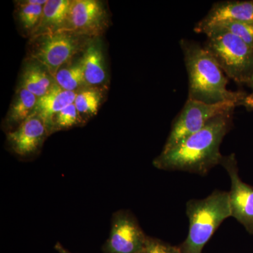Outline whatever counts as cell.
Here are the masks:
<instances>
[{"label": "cell", "instance_id": "1", "mask_svg": "<svg viewBox=\"0 0 253 253\" xmlns=\"http://www.w3.org/2000/svg\"><path fill=\"white\" fill-rule=\"evenodd\" d=\"M234 111L213 118L197 132L169 150L161 152L154 161L161 170L181 171L205 176L213 168L221 165L220 146L232 126Z\"/></svg>", "mask_w": 253, "mask_h": 253}, {"label": "cell", "instance_id": "2", "mask_svg": "<svg viewBox=\"0 0 253 253\" xmlns=\"http://www.w3.org/2000/svg\"><path fill=\"white\" fill-rule=\"evenodd\" d=\"M179 45L189 78L188 99L207 104L231 102L245 106L249 94L227 89L225 73L204 46L184 38Z\"/></svg>", "mask_w": 253, "mask_h": 253}, {"label": "cell", "instance_id": "3", "mask_svg": "<svg viewBox=\"0 0 253 253\" xmlns=\"http://www.w3.org/2000/svg\"><path fill=\"white\" fill-rule=\"evenodd\" d=\"M189 232L179 247L181 253H202L221 223L231 217L229 193L215 190L204 199L186 203Z\"/></svg>", "mask_w": 253, "mask_h": 253}, {"label": "cell", "instance_id": "4", "mask_svg": "<svg viewBox=\"0 0 253 253\" xmlns=\"http://www.w3.org/2000/svg\"><path fill=\"white\" fill-rule=\"evenodd\" d=\"M204 46L223 72L238 84H249L253 74V48L229 31L212 27L205 32Z\"/></svg>", "mask_w": 253, "mask_h": 253}, {"label": "cell", "instance_id": "5", "mask_svg": "<svg viewBox=\"0 0 253 253\" xmlns=\"http://www.w3.org/2000/svg\"><path fill=\"white\" fill-rule=\"evenodd\" d=\"M90 38L67 31H59L32 38L31 60L41 63L53 78L81 51H84Z\"/></svg>", "mask_w": 253, "mask_h": 253}, {"label": "cell", "instance_id": "6", "mask_svg": "<svg viewBox=\"0 0 253 253\" xmlns=\"http://www.w3.org/2000/svg\"><path fill=\"white\" fill-rule=\"evenodd\" d=\"M237 106V104L231 102L207 104L188 99L181 112L173 121L162 152H167L189 136L201 130L213 118L234 111Z\"/></svg>", "mask_w": 253, "mask_h": 253}, {"label": "cell", "instance_id": "7", "mask_svg": "<svg viewBox=\"0 0 253 253\" xmlns=\"http://www.w3.org/2000/svg\"><path fill=\"white\" fill-rule=\"evenodd\" d=\"M109 238L102 246V253H141L144 251L147 235L132 212L120 210L111 218Z\"/></svg>", "mask_w": 253, "mask_h": 253}, {"label": "cell", "instance_id": "8", "mask_svg": "<svg viewBox=\"0 0 253 253\" xmlns=\"http://www.w3.org/2000/svg\"><path fill=\"white\" fill-rule=\"evenodd\" d=\"M109 26L104 4L97 0H71L62 31L94 39L99 38Z\"/></svg>", "mask_w": 253, "mask_h": 253}, {"label": "cell", "instance_id": "9", "mask_svg": "<svg viewBox=\"0 0 253 253\" xmlns=\"http://www.w3.org/2000/svg\"><path fill=\"white\" fill-rule=\"evenodd\" d=\"M221 166L230 178L231 189L228 193L231 217L235 218L253 235V186L240 177L235 154L224 156Z\"/></svg>", "mask_w": 253, "mask_h": 253}, {"label": "cell", "instance_id": "10", "mask_svg": "<svg viewBox=\"0 0 253 253\" xmlns=\"http://www.w3.org/2000/svg\"><path fill=\"white\" fill-rule=\"evenodd\" d=\"M48 136L49 131L42 120L33 113L19 126L6 132V144L20 157H31L40 151Z\"/></svg>", "mask_w": 253, "mask_h": 253}, {"label": "cell", "instance_id": "11", "mask_svg": "<svg viewBox=\"0 0 253 253\" xmlns=\"http://www.w3.org/2000/svg\"><path fill=\"white\" fill-rule=\"evenodd\" d=\"M227 22H253V0L218 1L194 28L204 33L210 28Z\"/></svg>", "mask_w": 253, "mask_h": 253}, {"label": "cell", "instance_id": "12", "mask_svg": "<svg viewBox=\"0 0 253 253\" xmlns=\"http://www.w3.org/2000/svg\"><path fill=\"white\" fill-rule=\"evenodd\" d=\"M78 92L65 90L56 83L45 95L38 99L34 112L42 120L49 135L53 133L54 116L69 105L74 104Z\"/></svg>", "mask_w": 253, "mask_h": 253}, {"label": "cell", "instance_id": "13", "mask_svg": "<svg viewBox=\"0 0 253 253\" xmlns=\"http://www.w3.org/2000/svg\"><path fill=\"white\" fill-rule=\"evenodd\" d=\"M102 48L99 38L91 40L80 60L89 87H99L106 81L107 74Z\"/></svg>", "mask_w": 253, "mask_h": 253}, {"label": "cell", "instance_id": "14", "mask_svg": "<svg viewBox=\"0 0 253 253\" xmlns=\"http://www.w3.org/2000/svg\"><path fill=\"white\" fill-rule=\"evenodd\" d=\"M71 4V0H48L44 5L41 23L32 38L62 31Z\"/></svg>", "mask_w": 253, "mask_h": 253}, {"label": "cell", "instance_id": "15", "mask_svg": "<svg viewBox=\"0 0 253 253\" xmlns=\"http://www.w3.org/2000/svg\"><path fill=\"white\" fill-rule=\"evenodd\" d=\"M54 78L41 63L32 60L26 63L21 75V86L39 99L55 84Z\"/></svg>", "mask_w": 253, "mask_h": 253}, {"label": "cell", "instance_id": "16", "mask_svg": "<svg viewBox=\"0 0 253 253\" xmlns=\"http://www.w3.org/2000/svg\"><path fill=\"white\" fill-rule=\"evenodd\" d=\"M38 98L26 89L20 86L9 112L5 123L10 131L24 122L36 109Z\"/></svg>", "mask_w": 253, "mask_h": 253}, {"label": "cell", "instance_id": "17", "mask_svg": "<svg viewBox=\"0 0 253 253\" xmlns=\"http://www.w3.org/2000/svg\"><path fill=\"white\" fill-rule=\"evenodd\" d=\"M54 79L56 84L65 90L79 92L89 87L80 61L72 66L61 68L55 75Z\"/></svg>", "mask_w": 253, "mask_h": 253}, {"label": "cell", "instance_id": "18", "mask_svg": "<svg viewBox=\"0 0 253 253\" xmlns=\"http://www.w3.org/2000/svg\"><path fill=\"white\" fill-rule=\"evenodd\" d=\"M102 93L99 87H87L78 92L74 104L83 118L97 113L103 99Z\"/></svg>", "mask_w": 253, "mask_h": 253}, {"label": "cell", "instance_id": "19", "mask_svg": "<svg viewBox=\"0 0 253 253\" xmlns=\"http://www.w3.org/2000/svg\"><path fill=\"white\" fill-rule=\"evenodd\" d=\"M44 5L28 4L25 1H18V21L25 31L33 35L41 23Z\"/></svg>", "mask_w": 253, "mask_h": 253}, {"label": "cell", "instance_id": "20", "mask_svg": "<svg viewBox=\"0 0 253 253\" xmlns=\"http://www.w3.org/2000/svg\"><path fill=\"white\" fill-rule=\"evenodd\" d=\"M84 121V118L78 111L76 105H69L54 116L53 121V133L70 129L73 126H81Z\"/></svg>", "mask_w": 253, "mask_h": 253}, {"label": "cell", "instance_id": "21", "mask_svg": "<svg viewBox=\"0 0 253 253\" xmlns=\"http://www.w3.org/2000/svg\"><path fill=\"white\" fill-rule=\"evenodd\" d=\"M215 26L224 28L253 48V22H227Z\"/></svg>", "mask_w": 253, "mask_h": 253}, {"label": "cell", "instance_id": "22", "mask_svg": "<svg viewBox=\"0 0 253 253\" xmlns=\"http://www.w3.org/2000/svg\"><path fill=\"white\" fill-rule=\"evenodd\" d=\"M144 253H181L179 246H172L157 238L147 236Z\"/></svg>", "mask_w": 253, "mask_h": 253}, {"label": "cell", "instance_id": "23", "mask_svg": "<svg viewBox=\"0 0 253 253\" xmlns=\"http://www.w3.org/2000/svg\"><path fill=\"white\" fill-rule=\"evenodd\" d=\"M248 86L251 89V94H248L247 98L246 100V104H245V107L250 111H253V74L252 77L251 78V81H249Z\"/></svg>", "mask_w": 253, "mask_h": 253}, {"label": "cell", "instance_id": "24", "mask_svg": "<svg viewBox=\"0 0 253 253\" xmlns=\"http://www.w3.org/2000/svg\"><path fill=\"white\" fill-rule=\"evenodd\" d=\"M55 251L58 253H72L66 249L60 242L56 243L54 246Z\"/></svg>", "mask_w": 253, "mask_h": 253}, {"label": "cell", "instance_id": "25", "mask_svg": "<svg viewBox=\"0 0 253 253\" xmlns=\"http://www.w3.org/2000/svg\"><path fill=\"white\" fill-rule=\"evenodd\" d=\"M144 253V251H143V252H142V253Z\"/></svg>", "mask_w": 253, "mask_h": 253}]
</instances>
